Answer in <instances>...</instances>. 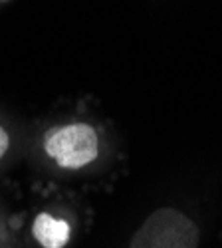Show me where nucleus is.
I'll return each mask as SVG.
<instances>
[{
    "label": "nucleus",
    "instance_id": "20e7f679",
    "mask_svg": "<svg viewBox=\"0 0 222 248\" xmlns=\"http://www.w3.org/2000/svg\"><path fill=\"white\" fill-rule=\"evenodd\" d=\"M8 145H10V139H8V133L0 127V159H2V155L8 151Z\"/></svg>",
    "mask_w": 222,
    "mask_h": 248
},
{
    "label": "nucleus",
    "instance_id": "f257e3e1",
    "mask_svg": "<svg viewBox=\"0 0 222 248\" xmlns=\"http://www.w3.org/2000/svg\"><path fill=\"white\" fill-rule=\"evenodd\" d=\"M198 236L196 224L185 213L165 206L145 218L129 248H196Z\"/></svg>",
    "mask_w": 222,
    "mask_h": 248
},
{
    "label": "nucleus",
    "instance_id": "f03ea898",
    "mask_svg": "<svg viewBox=\"0 0 222 248\" xmlns=\"http://www.w3.org/2000/svg\"><path fill=\"white\" fill-rule=\"evenodd\" d=\"M46 153L64 169H82L97 159L99 139L91 125L72 123L56 127L44 139Z\"/></svg>",
    "mask_w": 222,
    "mask_h": 248
},
{
    "label": "nucleus",
    "instance_id": "39448f33",
    "mask_svg": "<svg viewBox=\"0 0 222 248\" xmlns=\"http://www.w3.org/2000/svg\"><path fill=\"white\" fill-rule=\"evenodd\" d=\"M4 2H10V0H0V4H4Z\"/></svg>",
    "mask_w": 222,
    "mask_h": 248
},
{
    "label": "nucleus",
    "instance_id": "7ed1b4c3",
    "mask_svg": "<svg viewBox=\"0 0 222 248\" xmlns=\"http://www.w3.org/2000/svg\"><path fill=\"white\" fill-rule=\"evenodd\" d=\"M32 234L44 248H64L70 240V224L48 213H40L34 218Z\"/></svg>",
    "mask_w": 222,
    "mask_h": 248
}]
</instances>
